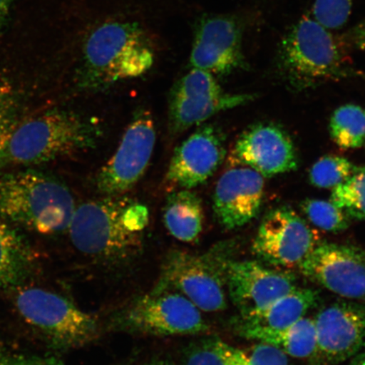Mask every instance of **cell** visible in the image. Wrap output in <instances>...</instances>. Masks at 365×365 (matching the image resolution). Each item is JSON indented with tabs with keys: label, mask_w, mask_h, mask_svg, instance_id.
<instances>
[{
	"label": "cell",
	"mask_w": 365,
	"mask_h": 365,
	"mask_svg": "<svg viewBox=\"0 0 365 365\" xmlns=\"http://www.w3.org/2000/svg\"><path fill=\"white\" fill-rule=\"evenodd\" d=\"M298 268L331 293L365 302V251L358 246L319 242Z\"/></svg>",
	"instance_id": "cell-13"
},
{
	"label": "cell",
	"mask_w": 365,
	"mask_h": 365,
	"mask_svg": "<svg viewBox=\"0 0 365 365\" xmlns=\"http://www.w3.org/2000/svg\"><path fill=\"white\" fill-rule=\"evenodd\" d=\"M149 210L120 195L89 200L76 209L70 227L76 250L107 264H125L143 250Z\"/></svg>",
	"instance_id": "cell-1"
},
{
	"label": "cell",
	"mask_w": 365,
	"mask_h": 365,
	"mask_svg": "<svg viewBox=\"0 0 365 365\" xmlns=\"http://www.w3.org/2000/svg\"><path fill=\"white\" fill-rule=\"evenodd\" d=\"M13 0H0V29L6 20Z\"/></svg>",
	"instance_id": "cell-32"
},
{
	"label": "cell",
	"mask_w": 365,
	"mask_h": 365,
	"mask_svg": "<svg viewBox=\"0 0 365 365\" xmlns=\"http://www.w3.org/2000/svg\"><path fill=\"white\" fill-rule=\"evenodd\" d=\"M350 365H365V348L351 359Z\"/></svg>",
	"instance_id": "cell-33"
},
{
	"label": "cell",
	"mask_w": 365,
	"mask_h": 365,
	"mask_svg": "<svg viewBox=\"0 0 365 365\" xmlns=\"http://www.w3.org/2000/svg\"><path fill=\"white\" fill-rule=\"evenodd\" d=\"M330 31L314 17L304 16L281 40L277 66L294 88L304 90L359 76Z\"/></svg>",
	"instance_id": "cell-4"
},
{
	"label": "cell",
	"mask_w": 365,
	"mask_h": 365,
	"mask_svg": "<svg viewBox=\"0 0 365 365\" xmlns=\"http://www.w3.org/2000/svg\"><path fill=\"white\" fill-rule=\"evenodd\" d=\"M66 185L34 170L0 173V218L42 235L68 230L76 212Z\"/></svg>",
	"instance_id": "cell-2"
},
{
	"label": "cell",
	"mask_w": 365,
	"mask_h": 365,
	"mask_svg": "<svg viewBox=\"0 0 365 365\" xmlns=\"http://www.w3.org/2000/svg\"><path fill=\"white\" fill-rule=\"evenodd\" d=\"M354 2L355 0H316L312 15L327 29H340L349 21Z\"/></svg>",
	"instance_id": "cell-27"
},
{
	"label": "cell",
	"mask_w": 365,
	"mask_h": 365,
	"mask_svg": "<svg viewBox=\"0 0 365 365\" xmlns=\"http://www.w3.org/2000/svg\"><path fill=\"white\" fill-rule=\"evenodd\" d=\"M103 132L98 123L66 111L41 114L14 130L3 164H38L86 152L97 147Z\"/></svg>",
	"instance_id": "cell-3"
},
{
	"label": "cell",
	"mask_w": 365,
	"mask_h": 365,
	"mask_svg": "<svg viewBox=\"0 0 365 365\" xmlns=\"http://www.w3.org/2000/svg\"><path fill=\"white\" fill-rule=\"evenodd\" d=\"M333 141L344 149H358L365 144V109L356 104L336 108L330 120Z\"/></svg>",
	"instance_id": "cell-22"
},
{
	"label": "cell",
	"mask_w": 365,
	"mask_h": 365,
	"mask_svg": "<svg viewBox=\"0 0 365 365\" xmlns=\"http://www.w3.org/2000/svg\"><path fill=\"white\" fill-rule=\"evenodd\" d=\"M235 331L245 339L275 346L287 356L296 359H309L316 349V325L314 319L305 317L279 330L242 328Z\"/></svg>",
	"instance_id": "cell-20"
},
{
	"label": "cell",
	"mask_w": 365,
	"mask_h": 365,
	"mask_svg": "<svg viewBox=\"0 0 365 365\" xmlns=\"http://www.w3.org/2000/svg\"><path fill=\"white\" fill-rule=\"evenodd\" d=\"M253 99L252 94L225 93L212 73L191 68L171 89L168 130L173 135L180 134L218 113L241 106Z\"/></svg>",
	"instance_id": "cell-8"
},
{
	"label": "cell",
	"mask_w": 365,
	"mask_h": 365,
	"mask_svg": "<svg viewBox=\"0 0 365 365\" xmlns=\"http://www.w3.org/2000/svg\"><path fill=\"white\" fill-rule=\"evenodd\" d=\"M263 176L251 168H230L217 181L213 194V212L226 230L243 227L258 215L264 198Z\"/></svg>",
	"instance_id": "cell-17"
},
{
	"label": "cell",
	"mask_w": 365,
	"mask_h": 365,
	"mask_svg": "<svg viewBox=\"0 0 365 365\" xmlns=\"http://www.w3.org/2000/svg\"><path fill=\"white\" fill-rule=\"evenodd\" d=\"M301 209L308 220L323 231L340 232L350 225V217L331 200H305Z\"/></svg>",
	"instance_id": "cell-24"
},
{
	"label": "cell",
	"mask_w": 365,
	"mask_h": 365,
	"mask_svg": "<svg viewBox=\"0 0 365 365\" xmlns=\"http://www.w3.org/2000/svg\"><path fill=\"white\" fill-rule=\"evenodd\" d=\"M17 291L16 307L21 317L56 348H80L98 336L97 318L65 297L38 287Z\"/></svg>",
	"instance_id": "cell-6"
},
{
	"label": "cell",
	"mask_w": 365,
	"mask_h": 365,
	"mask_svg": "<svg viewBox=\"0 0 365 365\" xmlns=\"http://www.w3.org/2000/svg\"><path fill=\"white\" fill-rule=\"evenodd\" d=\"M113 325L156 336L195 335L209 329L200 310L173 291H150L118 313Z\"/></svg>",
	"instance_id": "cell-7"
},
{
	"label": "cell",
	"mask_w": 365,
	"mask_h": 365,
	"mask_svg": "<svg viewBox=\"0 0 365 365\" xmlns=\"http://www.w3.org/2000/svg\"><path fill=\"white\" fill-rule=\"evenodd\" d=\"M156 143L152 113L140 108L134 114L120 145L96 177V187L104 196L128 192L144 175Z\"/></svg>",
	"instance_id": "cell-9"
},
{
	"label": "cell",
	"mask_w": 365,
	"mask_h": 365,
	"mask_svg": "<svg viewBox=\"0 0 365 365\" xmlns=\"http://www.w3.org/2000/svg\"><path fill=\"white\" fill-rule=\"evenodd\" d=\"M145 365H175L173 364L170 360L167 359H153L152 361H150L148 364Z\"/></svg>",
	"instance_id": "cell-34"
},
{
	"label": "cell",
	"mask_w": 365,
	"mask_h": 365,
	"mask_svg": "<svg viewBox=\"0 0 365 365\" xmlns=\"http://www.w3.org/2000/svg\"><path fill=\"white\" fill-rule=\"evenodd\" d=\"M317 345L312 365H336L365 348V304L341 300L319 310L314 319Z\"/></svg>",
	"instance_id": "cell-12"
},
{
	"label": "cell",
	"mask_w": 365,
	"mask_h": 365,
	"mask_svg": "<svg viewBox=\"0 0 365 365\" xmlns=\"http://www.w3.org/2000/svg\"><path fill=\"white\" fill-rule=\"evenodd\" d=\"M184 365H237L234 346L217 339L196 341L186 349Z\"/></svg>",
	"instance_id": "cell-25"
},
{
	"label": "cell",
	"mask_w": 365,
	"mask_h": 365,
	"mask_svg": "<svg viewBox=\"0 0 365 365\" xmlns=\"http://www.w3.org/2000/svg\"><path fill=\"white\" fill-rule=\"evenodd\" d=\"M319 244L317 232L304 218L294 210L281 207L263 218L252 251L262 262L290 269L299 267Z\"/></svg>",
	"instance_id": "cell-11"
},
{
	"label": "cell",
	"mask_w": 365,
	"mask_h": 365,
	"mask_svg": "<svg viewBox=\"0 0 365 365\" xmlns=\"http://www.w3.org/2000/svg\"><path fill=\"white\" fill-rule=\"evenodd\" d=\"M164 225L173 237L185 243L197 240L203 230L202 200L190 190L168 196L163 208Z\"/></svg>",
	"instance_id": "cell-21"
},
{
	"label": "cell",
	"mask_w": 365,
	"mask_h": 365,
	"mask_svg": "<svg viewBox=\"0 0 365 365\" xmlns=\"http://www.w3.org/2000/svg\"><path fill=\"white\" fill-rule=\"evenodd\" d=\"M36 255L11 223L0 218V289L18 290L34 276Z\"/></svg>",
	"instance_id": "cell-19"
},
{
	"label": "cell",
	"mask_w": 365,
	"mask_h": 365,
	"mask_svg": "<svg viewBox=\"0 0 365 365\" xmlns=\"http://www.w3.org/2000/svg\"><path fill=\"white\" fill-rule=\"evenodd\" d=\"M351 34L356 47L365 51V19L355 27Z\"/></svg>",
	"instance_id": "cell-31"
},
{
	"label": "cell",
	"mask_w": 365,
	"mask_h": 365,
	"mask_svg": "<svg viewBox=\"0 0 365 365\" xmlns=\"http://www.w3.org/2000/svg\"><path fill=\"white\" fill-rule=\"evenodd\" d=\"M228 163L231 167H247L263 177H272L296 170L299 159L293 140L284 129L259 123L241 134Z\"/></svg>",
	"instance_id": "cell-14"
},
{
	"label": "cell",
	"mask_w": 365,
	"mask_h": 365,
	"mask_svg": "<svg viewBox=\"0 0 365 365\" xmlns=\"http://www.w3.org/2000/svg\"><path fill=\"white\" fill-rule=\"evenodd\" d=\"M243 26L230 14H202L193 21L190 65L214 76L246 67Z\"/></svg>",
	"instance_id": "cell-10"
},
{
	"label": "cell",
	"mask_w": 365,
	"mask_h": 365,
	"mask_svg": "<svg viewBox=\"0 0 365 365\" xmlns=\"http://www.w3.org/2000/svg\"><path fill=\"white\" fill-rule=\"evenodd\" d=\"M0 365H63L53 356L18 352L0 342Z\"/></svg>",
	"instance_id": "cell-30"
},
{
	"label": "cell",
	"mask_w": 365,
	"mask_h": 365,
	"mask_svg": "<svg viewBox=\"0 0 365 365\" xmlns=\"http://www.w3.org/2000/svg\"><path fill=\"white\" fill-rule=\"evenodd\" d=\"M319 299L317 290L297 287L259 312L245 316L239 314L232 325L235 331L242 328L282 329L304 318L309 309L316 307Z\"/></svg>",
	"instance_id": "cell-18"
},
{
	"label": "cell",
	"mask_w": 365,
	"mask_h": 365,
	"mask_svg": "<svg viewBox=\"0 0 365 365\" xmlns=\"http://www.w3.org/2000/svg\"><path fill=\"white\" fill-rule=\"evenodd\" d=\"M355 166L348 158L327 155L310 168L309 181L321 189H333L352 175Z\"/></svg>",
	"instance_id": "cell-26"
},
{
	"label": "cell",
	"mask_w": 365,
	"mask_h": 365,
	"mask_svg": "<svg viewBox=\"0 0 365 365\" xmlns=\"http://www.w3.org/2000/svg\"><path fill=\"white\" fill-rule=\"evenodd\" d=\"M17 125L15 99L10 91L0 83V166L9 140Z\"/></svg>",
	"instance_id": "cell-29"
},
{
	"label": "cell",
	"mask_w": 365,
	"mask_h": 365,
	"mask_svg": "<svg viewBox=\"0 0 365 365\" xmlns=\"http://www.w3.org/2000/svg\"><path fill=\"white\" fill-rule=\"evenodd\" d=\"M330 200L350 218L365 221V164L333 188Z\"/></svg>",
	"instance_id": "cell-23"
},
{
	"label": "cell",
	"mask_w": 365,
	"mask_h": 365,
	"mask_svg": "<svg viewBox=\"0 0 365 365\" xmlns=\"http://www.w3.org/2000/svg\"><path fill=\"white\" fill-rule=\"evenodd\" d=\"M230 247L218 245L203 255L182 250L168 253L154 291H173L185 296L202 312L227 308L225 267Z\"/></svg>",
	"instance_id": "cell-5"
},
{
	"label": "cell",
	"mask_w": 365,
	"mask_h": 365,
	"mask_svg": "<svg viewBox=\"0 0 365 365\" xmlns=\"http://www.w3.org/2000/svg\"><path fill=\"white\" fill-rule=\"evenodd\" d=\"M237 365H290L289 356L277 346L257 341L246 349L234 346Z\"/></svg>",
	"instance_id": "cell-28"
},
{
	"label": "cell",
	"mask_w": 365,
	"mask_h": 365,
	"mask_svg": "<svg viewBox=\"0 0 365 365\" xmlns=\"http://www.w3.org/2000/svg\"><path fill=\"white\" fill-rule=\"evenodd\" d=\"M225 141L220 128L212 124L200 125L173 153L167 180L186 190L205 184L226 156Z\"/></svg>",
	"instance_id": "cell-16"
},
{
	"label": "cell",
	"mask_w": 365,
	"mask_h": 365,
	"mask_svg": "<svg viewBox=\"0 0 365 365\" xmlns=\"http://www.w3.org/2000/svg\"><path fill=\"white\" fill-rule=\"evenodd\" d=\"M225 280L227 294L241 316L259 312L297 287L294 274L232 258L226 264Z\"/></svg>",
	"instance_id": "cell-15"
}]
</instances>
